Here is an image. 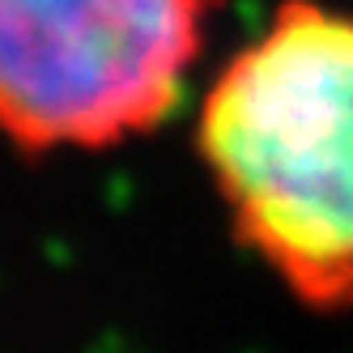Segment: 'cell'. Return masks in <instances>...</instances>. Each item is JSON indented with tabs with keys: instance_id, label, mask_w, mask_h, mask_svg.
Instances as JSON below:
<instances>
[{
	"instance_id": "obj_1",
	"label": "cell",
	"mask_w": 353,
	"mask_h": 353,
	"mask_svg": "<svg viewBox=\"0 0 353 353\" xmlns=\"http://www.w3.org/2000/svg\"><path fill=\"white\" fill-rule=\"evenodd\" d=\"M196 149L247 256L307 311H353V13L285 0L205 90Z\"/></svg>"
},
{
	"instance_id": "obj_2",
	"label": "cell",
	"mask_w": 353,
	"mask_h": 353,
	"mask_svg": "<svg viewBox=\"0 0 353 353\" xmlns=\"http://www.w3.org/2000/svg\"><path fill=\"white\" fill-rule=\"evenodd\" d=\"M213 0H0V137L107 154L179 111Z\"/></svg>"
}]
</instances>
